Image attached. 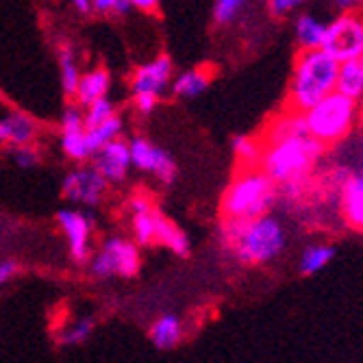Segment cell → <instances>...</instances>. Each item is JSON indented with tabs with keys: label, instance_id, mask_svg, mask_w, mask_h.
Returning <instances> with one entry per match:
<instances>
[{
	"label": "cell",
	"instance_id": "1",
	"mask_svg": "<svg viewBox=\"0 0 363 363\" xmlns=\"http://www.w3.org/2000/svg\"><path fill=\"white\" fill-rule=\"evenodd\" d=\"M261 144L259 168L294 196L305 189L324 152V146L307 133L303 113L291 109L268 126L266 140H261Z\"/></svg>",
	"mask_w": 363,
	"mask_h": 363
},
{
	"label": "cell",
	"instance_id": "2",
	"mask_svg": "<svg viewBox=\"0 0 363 363\" xmlns=\"http://www.w3.org/2000/svg\"><path fill=\"white\" fill-rule=\"evenodd\" d=\"M222 248L242 266H266L279 259L287 246V230L279 218L263 213L250 220H222Z\"/></svg>",
	"mask_w": 363,
	"mask_h": 363
},
{
	"label": "cell",
	"instance_id": "3",
	"mask_svg": "<svg viewBox=\"0 0 363 363\" xmlns=\"http://www.w3.org/2000/svg\"><path fill=\"white\" fill-rule=\"evenodd\" d=\"M340 61L328 55L324 48L301 50L294 61V70L287 91V109L307 111L320 98L337 89Z\"/></svg>",
	"mask_w": 363,
	"mask_h": 363
},
{
	"label": "cell",
	"instance_id": "4",
	"mask_svg": "<svg viewBox=\"0 0 363 363\" xmlns=\"http://www.w3.org/2000/svg\"><path fill=\"white\" fill-rule=\"evenodd\" d=\"M279 201V185L259 166L244 168L222 194V220H250L270 213Z\"/></svg>",
	"mask_w": 363,
	"mask_h": 363
},
{
	"label": "cell",
	"instance_id": "5",
	"mask_svg": "<svg viewBox=\"0 0 363 363\" xmlns=\"http://www.w3.org/2000/svg\"><path fill=\"white\" fill-rule=\"evenodd\" d=\"M303 120L307 133L324 148L337 146L352 135L359 120V105L354 98L335 89L303 111Z\"/></svg>",
	"mask_w": 363,
	"mask_h": 363
},
{
	"label": "cell",
	"instance_id": "6",
	"mask_svg": "<svg viewBox=\"0 0 363 363\" xmlns=\"http://www.w3.org/2000/svg\"><path fill=\"white\" fill-rule=\"evenodd\" d=\"M142 266L140 248L135 242L124 238H109L96 255L89 259V272L96 279H111V277H135Z\"/></svg>",
	"mask_w": 363,
	"mask_h": 363
},
{
	"label": "cell",
	"instance_id": "7",
	"mask_svg": "<svg viewBox=\"0 0 363 363\" xmlns=\"http://www.w3.org/2000/svg\"><path fill=\"white\" fill-rule=\"evenodd\" d=\"M322 48L337 61L363 57V16L344 11L326 26Z\"/></svg>",
	"mask_w": 363,
	"mask_h": 363
},
{
	"label": "cell",
	"instance_id": "8",
	"mask_svg": "<svg viewBox=\"0 0 363 363\" xmlns=\"http://www.w3.org/2000/svg\"><path fill=\"white\" fill-rule=\"evenodd\" d=\"M128 148H130V163H133V168H138L140 172L157 177L161 183H166V185H172L177 181V174H179L177 161L163 148H159L157 144H152L146 138L130 140Z\"/></svg>",
	"mask_w": 363,
	"mask_h": 363
},
{
	"label": "cell",
	"instance_id": "9",
	"mask_svg": "<svg viewBox=\"0 0 363 363\" xmlns=\"http://www.w3.org/2000/svg\"><path fill=\"white\" fill-rule=\"evenodd\" d=\"M57 224L65 242H68L70 257L77 263H85L91 257V233H94L91 216L81 209H61L57 213Z\"/></svg>",
	"mask_w": 363,
	"mask_h": 363
},
{
	"label": "cell",
	"instance_id": "10",
	"mask_svg": "<svg viewBox=\"0 0 363 363\" xmlns=\"http://www.w3.org/2000/svg\"><path fill=\"white\" fill-rule=\"evenodd\" d=\"M107 179L98 172L94 166L91 168H77L65 174L61 183V194L65 201L85 205V207H96L103 201L107 191Z\"/></svg>",
	"mask_w": 363,
	"mask_h": 363
},
{
	"label": "cell",
	"instance_id": "11",
	"mask_svg": "<svg viewBox=\"0 0 363 363\" xmlns=\"http://www.w3.org/2000/svg\"><path fill=\"white\" fill-rule=\"evenodd\" d=\"M61 150L65 157L72 161H87L91 157L89 146H87V126H85V113L79 107H68L61 116Z\"/></svg>",
	"mask_w": 363,
	"mask_h": 363
},
{
	"label": "cell",
	"instance_id": "12",
	"mask_svg": "<svg viewBox=\"0 0 363 363\" xmlns=\"http://www.w3.org/2000/svg\"><path fill=\"white\" fill-rule=\"evenodd\" d=\"M172 61L170 57L161 55L135 70L133 79H130V91L135 94H150L161 98L166 89L172 85Z\"/></svg>",
	"mask_w": 363,
	"mask_h": 363
},
{
	"label": "cell",
	"instance_id": "13",
	"mask_svg": "<svg viewBox=\"0 0 363 363\" xmlns=\"http://www.w3.org/2000/svg\"><path fill=\"white\" fill-rule=\"evenodd\" d=\"M94 168L107 179V183H122L128 170L133 168L128 142L116 138L113 142L105 144L94 155Z\"/></svg>",
	"mask_w": 363,
	"mask_h": 363
},
{
	"label": "cell",
	"instance_id": "14",
	"mask_svg": "<svg viewBox=\"0 0 363 363\" xmlns=\"http://www.w3.org/2000/svg\"><path fill=\"white\" fill-rule=\"evenodd\" d=\"M340 213L344 222L363 233V170L350 172L340 185Z\"/></svg>",
	"mask_w": 363,
	"mask_h": 363
},
{
	"label": "cell",
	"instance_id": "15",
	"mask_svg": "<svg viewBox=\"0 0 363 363\" xmlns=\"http://www.w3.org/2000/svg\"><path fill=\"white\" fill-rule=\"evenodd\" d=\"M38 138V124L24 113H9L0 118V146L33 144Z\"/></svg>",
	"mask_w": 363,
	"mask_h": 363
},
{
	"label": "cell",
	"instance_id": "16",
	"mask_svg": "<svg viewBox=\"0 0 363 363\" xmlns=\"http://www.w3.org/2000/svg\"><path fill=\"white\" fill-rule=\"evenodd\" d=\"M328 22L322 20L315 13H303L294 22V38L298 42L301 50H311V48H322L324 35H326Z\"/></svg>",
	"mask_w": 363,
	"mask_h": 363
},
{
	"label": "cell",
	"instance_id": "17",
	"mask_svg": "<svg viewBox=\"0 0 363 363\" xmlns=\"http://www.w3.org/2000/svg\"><path fill=\"white\" fill-rule=\"evenodd\" d=\"M150 342L155 348L159 350H172L181 344L183 340V322L179 315L174 313H166L152 322L150 333H148Z\"/></svg>",
	"mask_w": 363,
	"mask_h": 363
},
{
	"label": "cell",
	"instance_id": "18",
	"mask_svg": "<svg viewBox=\"0 0 363 363\" xmlns=\"http://www.w3.org/2000/svg\"><path fill=\"white\" fill-rule=\"evenodd\" d=\"M109 89H111L109 72L105 68H96V70H89V72L81 74L74 98H77V103L81 107H85V105L98 101V98L109 96Z\"/></svg>",
	"mask_w": 363,
	"mask_h": 363
},
{
	"label": "cell",
	"instance_id": "19",
	"mask_svg": "<svg viewBox=\"0 0 363 363\" xmlns=\"http://www.w3.org/2000/svg\"><path fill=\"white\" fill-rule=\"evenodd\" d=\"M155 244L168 248L170 252L185 257L189 252V238L185 235V230H181L172 220H168L159 209H157V235Z\"/></svg>",
	"mask_w": 363,
	"mask_h": 363
},
{
	"label": "cell",
	"instance_id": "20",
	"mask_svg": "<svg viewBox=\"0 0 363 363\" xmlns=\"http://www.w3.org/2000/svg\"><path fill=\"white\" fill-rule=\"evenodd\" d=\"M333 257H335V248H333L331 244H322V242L309 244V246H305V250L301 252L298 270H301L305 277L320 274V272H324L328 266H331Z\"/></svg>",
	"mask_w": 363,
	"mask_h": 363
},
{
	"label": "cell",
	"instance_id": "21",
	"mask_svg": "<svg viewBox=\"0 0 363 363\" xmlns=\"http://www.w3.org/2000/svg\"><path fill=\"white\" fill-rule=\"evenodd\" d=\"M211 77L207 70L203 68H191L181 72L177 79H172V94L177 98H185V101H191V98H198L201 94H205V89L209 87Z\"/></svg>",
	"mask_w": 363,
	"mask_h": 363
},
{
	"label": "cell",
	"instance_id": "22",
	"mask_svg": "<svg viewBox=\"0 0 363 363\" xmlns=\"http://www.w3.org/2000/svg\"><path fill=\"white\" fill-rule=\"evenodd\" d=\"M337 91L354 98V101H359V98L363 96V57L340 61Z\"/></svg>",
	"mask_w": 363,
	"mask_h": 363
},
{
	"label": "cell",
	"instance_id": "23",
	"mask_svg": "<svg viewBox=\"0 0 363 363\" xmlns=\"http://www.w3.org/2000/svg\"><path fill=\"white\" fill-rule=\"evenodd\" d=\"M120 133H122V120L118 116H111L109 120L96 124V126H87V146H89L91 157L105 144L120 138Z\"/></svg>",
	"mask_w": 363,
	"mask_h": 363
},
{
	"label": "cell",
	"instance_id": "24",
	"mask_svg": "<svg viewBox=\"0 0 363 363\" xmlns=\"http://www.w3.org/2000/svg\"><path fill=\"white\" fill-rule=\"evenodd\" d=\"M59 74H61V87L68 96H74L79 79H81V70L77 63V55L72 50V46H61L59 48Z\"/></svg>",
	"mask_w": 363,
	"mask_h": 363
},
{
	"label": "cell",
	"instance_id": "25",
	"mask_svg": "<svg viewBox=\"0 0 363 363\" xmlns=\"http://www.w3.org/2000/svg\"><path fill=\"white\" fill-rule=\"evenodd\" d=\"M157 235V209L133 216V240L140 246H152Z\"/></svg>",
	"mask_w": 363,
	"mask_h": 363
},
{
	"label": "cell",
	"instance_id": "26",
	"mask_svg": "<svg viewBox=\"0 0 363 363\" xmlns=\"http://www.w3.org/2000/svg\"><path fill=\"white\" fill-rule=\"evenodd\" d=\"M94 333V320L91 318H79L70 324H65L59 333V342L63 346H79L89 340Z\"/></svg>",
	"mask_w": 363,
	"mask_h": 363
},
{
	"label": "cell",
	"instance_id": "27",
	"mask_svg": "<svg viewBox=\"0 0 363 363\" xmlns=\"http://www.w3.org/2000/svg\"><path fill=\"white\" fill-rule=\"evenodd\" d=\"M233 155L238 157L240 163L244 166H259V159H261V140L250 138V135H238L233 138Z\"/></svg>",
	"mask_w": 363,
	"mask_h": 363
},
{
	"label": "cell",
	"instance_id": "28",
	"mask_svg": "<svg viewBox=\"0 0 363 363\" xmlns=\"http://www.w3.org/2000/svg\"><path fill=\"white\" fill-rule=\"evenodd\" d=\"M248 5H250V0H213L216 24H220V26L230 24Z\"/></svg>",
	"mask_w": 363,
	"mask_h": 363
},
{
	"label": "cell",
	"instance_id": "29",
	"mask_svg": "<svg viewBox=\"0 0 363 363\" xmlns=\"http://www.w3.org/2000/svg\"><path fill=\"white\" fill-rule=\"evenodd\" d=\"M83 113H85V126H96V124L109 120L111 116H116V107L109 101V96H103V98H98V101L85 105Z\"/></svg>",
	"mask_w": 363,
	"mask_h": 363
},
{
	"label": "cell",
	"instance_id": "30",
	"mask_svg": "<svg viewBox=\"0 0 363 363\" xmlns=\"http://www.w3.org/2000/svg\"><path fill=\"white\" fill-rule=\"evenodd\" d=\"M9 157L16 163L18 168L30 170L35 168L40 163V150L33 146V144H22V146H11L9 148Z\"/></svg>",
	"mask_w": 363,
	"mask_h": 363
},
{
	"label": "cell",
	"instance_id": "31",
	"mask_svg": "<svg viewBox=\"0 0 363 363\" xmlns=\"http://www.w3.org/2000/svg\"><path fill=\"white\" fill-rule=\"evenodd\" d=\"M130 7L128 0H91V11L103 16H124Z\"/></svg>",
	"mask_w": 363,
	"mask_h": 363
},
{
	"label": "cell",
	"instance_id": "32",
	"mask_svg": "<svg viewBox=\"0 0 363 363\" xmlns=\"http://www.w3.org/2000/svg\"><path fill=\"white\" fill-rule=\"evenodd\" d=\"M305 0H268V9L272 16L277 18H283V16H289L298 9Z\"/></svg>",
	"mask_w": 363,
	"mask_h": 363
},
{
	"label": "cell",
	"instance_id": "33",
	"mask_svg": "<svg viewBox=\"0 0 363 363\" xmlns=\"http://www.w3.org/2000/svg\"><path fill=\"white\" fill-rule=\"evenodd\" d=\"M133 101H135V109L140 113H144V116H150L157 109V105H159V98L150 96V94H135Z\"/></svg>",
	"mask_w": 363,
	"mask_h": 363
},
{
	"label": "cell",
	"instance_id": "34",
	"mask_svg": "<svg viewBox=\"0 0 363 363\" xmlns=\"http://www.w3.org/2000/svg\"><path fill=\"white\" fill-rule=\"evenodd\" d=\"M20 266L13 259H0V287H5L16 274H18Z\"/></svg>",
	"mask_w": 363,
	"mask_h": 363
},
{
	"label": "cell",
	"instance_id": "35",
	"mask_svg": "<svg viewBox=\"0 0 363 363\" xmlns=\"http://www.w3.org/2000/svg\"><path fill=\"white\" fill-rule=\"evenodd\" d=\"M128 209H130V213H133V216H138V213H146V211H150V209H152V203H150V198H148V196H144V194H135L133 198H130Z\"/></svg>",
	"mask_w": 363,
	"mask_h": 363
},
{
	"label": "cell",
	"instance_id": "36",
	"mask_svg": "<svg viewBox=\"0 0 363 363\" xmlns=\"http://www.w3.org/2000/svg\"><path fill=\"white\" fill-rule=\"evenodd\" d=\"M130 3V7L133 9H140V11H157V7H159V0H128Z\"/></svg>",
	"mask_w": 363,
	"mask_h": 363
},
{
	"label": "cell",
	"instance_id": "37",
	"mask_svg": "<svg viewBox=\"0 0 363 363\" xmlns=\"http://www.w3.org/2000/svg\"><path fill=\"white\" fill-rule=\"evenodd\" d=\"M70 3H72V7H74L77 11H81V13L91 11V0H70Z\"/></svg>",
	"mask_w": 363,
	"mask_h": 363
},
{
	"label": "cell",
	"instance_id": "38",
	"mask_svg": "<svg viewBox=\"0 0 363 363\" xmlns=\"http://www.w3.org/2000/svg\"><path fill=\"white\" fill-rule=\"evenodd\" d=\"M359 3H361V0H335L337 9H342V11H352Z\"/></svg>",
	"mask_w": 363,
	"mask_h": 363
},
{
	"label": "cell",
	"instance_id": "39",
	"mask_svg": "<svg viewBox=\"0 0 363 363\" xmlns=\"http://www.w3.org/2000/svg\"><path fill=\"white\" fill-rule=\"evenodd\" d=\"M357 105H359V116L363 118V96H361L359 101H357Z\"/></svg>",
	"mask_w": 363,
	"mask_h": 363
}]
</instances>
